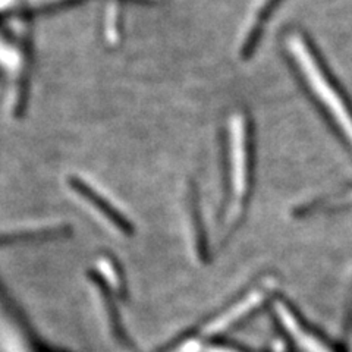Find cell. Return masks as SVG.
Here are the masks:
<instances>
[{"label":"cell","instance_id":"obj_2","mask_svg":"<svg viewBox=\"0 0 352 352\" xmlns=\"http://www.w3.org/2000/svg\"><path fill=\"white\" fill-rule=\"evenodd\" d=\"M230 181L236 201H241L248 182V131L245 118L236 113L229 120Z\"/></svg>","mask_w":352,"mask_h":352},{"label":"cell","instance_id":"obj_1","mask_svg":"<svg viewBox=\"0 0 352 352\" xmlns=\"http://www.w3.org/2000/svg\"><path fill=\"white\" fill-rule=\"evenodd\" d=\"M286 46L295 59L296 65L310 85L314 96L320 100L324 109L335 120L338 128L352 146V112L344 97L339 94L333 82L327 78L322 65L318 63L310 46L300 34H289L286 38Z\"/></svg>","mask_w":352,"mask_h":352},{"label":"cell","instance_id":"obj_5","mask_svg":"<svg viewBox=\"0 0 352 352\" xmlns=\"http://www.w3.org/2000/svg\"><path fill=\"white\" fill-rule=\"evenodd\" d=\"M203 352H236V351L228 349V348H220V346H212V348H206Z\"/></svg>","mask_w":352,"mask_h":352},{"label":"cell","instance_id":"obj_3","mask_svg":"<svg viewBox=\"0 0 352 352\" xmlns=\"http://www.w3.org/2000/svg\"><path fill=\"white\" fill-rule=\"evenodd\" d=\"M278 316L280 318V322L283 323V326L288 330L289 335L295 339V342L298 344V346L304 351V352H330L326 349V346L323 344L318 342V339H316L313 335H310L301 327V324L298 323V320L286 310L283 305H278Z\"/></svg>","mask_w":352,"mask_h":352},{"label":"cell","instance_id":"obj_4","mask_svg":"<svg viewBox=\"0 0 352 352\" xmlns=\"http://www.w3.org/2000/svg\"><path fill=\"white\" fill-rule=\"evenodd\" d=\"M60 225L58 223H36V225H24L14 226L5 230H0V242H9L15 239L34 238V236H46L56 235L60 232Z\"/></svg>","mask_w":352,"mask_h":352}]
</instances>
